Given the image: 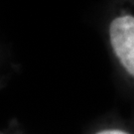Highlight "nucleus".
Wrapping results in <instances>:
<instances>
[{
    "instance_id": "1",
    "label": "nucleus",
    "mask_w": 134,
    "mask_h": 134,
    "mask_svg": "<svg viewBox=\"0 0 134 134\" xmlns=\"http://www.w3.org/2000/svg\"><path fill=\"white\" fill-rule=\"evenodd\" d=\"M111 47L120 64L130 76L134 77V16L121 15L109 25Z\"/></svg>"
},
{
    "instance_id": "2",
    "label": "nucleus",
    "mask_w": 134,
    "mask_h": 134,
    "mask_svg": "<svg viewBox=\"0 0 134 134\" xmlns=\"http://www.w3.org/2000/svg\"><path fill=\"white\" fill-rule=\"evenodd\" d=\"M96 134H128L124 132V131H121V130H104V131H100Z\"/></svg>"
}]
</instances>
